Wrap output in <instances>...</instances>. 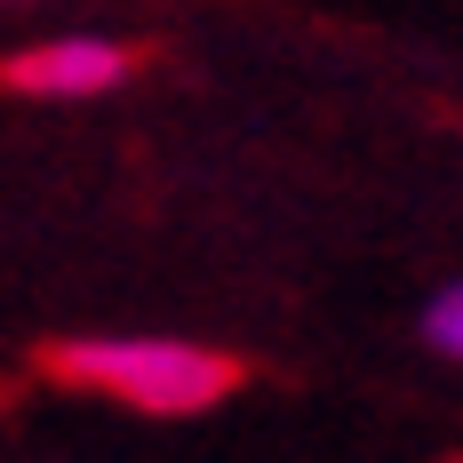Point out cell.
<instances>
[{"label":"cell","mask_w":463,"mask_h":463,"mask_svg":"<svg viewBox=\"0 0 463 463\" xmlns=\"http://www.w3.org/2000/svg\"><path fill=\"white\" fill-rule=\"evenodd\" d=\"M48 375L137 416H208L240 392V360L192 335H64L48 344Z\"/></svg>","instance_id":"cell-1"},{"label":"cell","mask_w":463,"mask_h":463,"mask_svg":"<svg viewBox=\"0 0 463 463\" xmlns=\"http://www.w3.org/2000/svg\"><path fill=\"white\" fill-rule=\"evenodd\" d=\"M137 72V48L112 33H56V41L8 48L0 56V96H41V104H80Z\"/></svg>","instance_id":"cell-2"},{"label":"cell","mask_w":463,"mask_h":463,"mask_svg":"<svg viewBox=\"0 0 463 463\" xmlns=\"http://www.w3.org/2000/svg\"><path fill=\"white\" fill-rule=\"evenodd\" d=\"M416 327H423V344H431L439 360H456V368H463V279H448V288L423 304Z\"/></svg>","instance_id":"cell-3"},{"label":"cell","mask_w":463,"mask_h":463,"mask_svg":"<svg viewBox=\"0 0 463 463\" xmlns=\"http://www.w3.org/2000/svg\"><path fill=\"white\" fill-rule=\"evenodd\" d=\"M0 8H16V0H0Z\"/></svg>","instance_id":"cell-4"}]
</instances>
